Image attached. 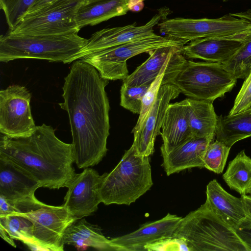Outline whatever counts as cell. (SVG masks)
<instances>
[{
  "instance_id": "277c9868",
  "label": "cell",
  "mask_w": 251,
  "mask_h": 251,
  "mask_svg": "<svg viewBox=\"0 0 251 251\" xmlns=\"http://www.w3.org/2000/svg\"><path fill=\"white\" fill-rule=\"evenodd\" d=\"M173 236L184 239L189 251H249L234 229L205 202L182 217Z\"/></svg>"
},
{
  "instance_id": "ba28073f",
  "label": "cell",
  "mask_w": 251,
  "mask_h": 251,
  "mask_svg": "<svg viewBox=\"0 0 251 251\" xmlns=\"http://www.w3.org/2000/svg\"><path fill=\"white\" fill-rule=\"evenodd\" d=\"M158 25L168 37L189 42L207 37L244 39L251 34V23L230 13L215 19L164 20Z\"/></svg>"
},
{
  "instance_id": "2e32d148",
  "label": "cell",
  "mask_w": 251,
  "mask_h": 251,
  "mask_svg": "<svg viewBox=\"0 0 251 251\" xmlns=\"http://www.w3.org/2000/svg\"><path fill=\"white\" fill-rule=\"evenodd\" d=\"M181 218L168 213L159 220L143 225L135 231L110 239L125 251H146V245L173 236Z\"/></svg>"
},
{
  "instance_id": "60d3db41",
  "label": "cell",
  "mask_w": 251,
  "mask_h": 251,
  "mask_svg": "<svg viewBox=\"0 0 251 251\" xmlns=\"http://www.w3.org/2000/svg\"><path fill=\"white\" fill-rule=\"evenodd\" d=\"M0 235L3 240L6 241L10 245L14 248L16 247V245H15L13 239L9 237L5 230L1 226H0Z\"/></svg>"
},
{
  "instance_id": "f6af8a7d",
  "label": "cell",
  "mask_w": 251,
  "mask_h": 251,
  "mask_svg": "<svg viewBox=\"0 0 251 251\" xmlns=\"http://www.w3.org/2000/svg\"></svg>"
},
{
  "instance_id": "e0dca14e",
  "label": "cell",
  "mask_w": 251,
  "mask_h": 251,
  "mask_svg": "<svg viewBox=\"0 0 251 251\" xmlns=\"http://www.w3.org/2000/svg\"><path fill=\"white\" fill-rule=\"evenodd\" d=\"M212 141L208 138L192 137L171 149H160L162 166L167 175L194 167L203 168V156Z\"/></svg>"
},
{
  "instance_id": "d590c367",
  "label": "cell",
  "mask_w": 251,
  "mask_h": 251,
  "mask_svg": "<svg viewBox=\"0 0 251 251\" xmlns=\"http://www.w3.org/2000/svg\"><path fill=\"white\" fill-rule=\"evenodd\" d=\"M16 210L13 205L0 195V217L14 214Z\"/></svg>"
},
{
  "instance_id": "7c38bea8",
  "label": "cell",
  "mask_w": 251,
  "mask_h": 251,
  "mask_svg": "<svg viewBox=\"0 0 251 251\" xmlns=\"http://www.w3.org/2000/svg\"><path fill=\"white\" fill-rule=\"evenodd\" d=\"M103 176L104 174L100 175L89 167L75 173L67 186L62 205L77 219L96 211L101 202L99 189Z\"/></svg>"
},
{
  "instance_id": "6da1fadb",
  "label": "cell",
  "mask_w": 251,
  "mask_h": 251,
  "mask_svg": "<svg viewBox=\"0 0 251 251\" xmlns=\"http://www.w3.org/2000/svg\"><path fill=\"white\" fill-rule=\"evenodd\" d=\"M108 83L95 67L82 59L74 62L64 78V101L58 104L68 114L74 161L79 169L97 165L107 152Z\"/></svg>"
},
{
  "instance_id": "ac0fdd59",
  "label": "cell",
  "mask_w": 251,
  "mask_h": 251,
  "mask_svg": "<svg viewBox=\"0 0 251 251\" xmlns=\"http://www.w3.org/2000/svg\"><path fill=\"white\" fill-rule=\"evenodd\" d=\"M246 39L211 37L197 39L184 45L181 53L188 58L224 64L234 54Z\"/></svg>"
},
{
  "instance_id": "5b68a950",
  "label": "cell",
  "mask_w": 251,
  "mask_h": 251,
  "mask_svg": "<svg viewBox=\"0 0 251 251\" xmlns=\"http://www.w3.org/2000/svg\"><path fill=\"white\" fill-rule=\"evenodd\" d=\"M149 157L137 155L131 145L117 166L104 173L99 189L101 202L129 205L150 190L153 181Z\"/></svg>"
},
{
  "instance_id": "52a82bcc",
  "label": "cell",
  "mask_w": 251,
  "mask_h": 251,
  "mask_svg": "<svg viewBox=\"0 0 251 251\" xmlns=\"http://www.w3.org/2000/svg\"><path fill=\"white\" fill-rule=\"evenodd\" d=\"M11 204L16 210L14 214L26 217L32 223L34 240L42 250L64 251V232L77 220L64 206L48 205L36 197Z\"/></svg>"
},
{
  "instance_id": "7a4b0ae2",
  "label": "cell",
  "mask_w": 251,
  "mask_h": 251,
  "mask_svg": "<svg viewBox=\"0 0 251 251\" xmlns=\"http://www.w3.org/2000/svg\"><path fill=\"white\" fill-rule=\"evenodd\" d=\"M0 155L31 174L41 187H67L74 176L72 144L58 138L50 126H37L29 136L12 138L1 134Z\"/></svg>"
},
{
  "instance_id": "30bf717a",
  "label": "cell",
  "mask_w": 251,
  "mask_h": 251,
  "mask_svg": "<svg viewBox=\"0 0 251 251\" xmlns=\"http://www.w3.org/2000/svg\"><path fill=\"white\" fill-rule=\"evenodd\" d=\"M84 0H59L26 14L10 33L20 34H56L79 31L77 10Z\"/></svg>"
},
{
  "instance_id": "f546056e",
  "label": "cell",
  "mask_w": 251,
  "mask_h": 251,
  "mask_svg": "<svg viewBox=\"0 0 251 251\" xmlns=\"http://www.w3.org/2000/svg\"><path fill=\"white\" fill-rule=\"evenodd\" d=\"M35 0H0L9 31L15 29L32 5Z\"/></svg>"
},
{
  "instance_id": "4fadbf2b",
  "label": "cell",
  "mask_w": 251,
  "mask_h": 251,
  "mask_svg": "<svg viewBox=\"0 0 251 251\" xmlns=\"http://www.w3.org/2000/svg\"><path fill=\"white\" fill-rule=\"evenodd\" d=\"M167 10L160 11L145 25L137 26L135 24L123 26L104 28L94 33L88 39L84 47L67 64L81 59L95 52L117 46L126 43L155 35L153 27L162 19H165Z\"/></svg>"
},
{
  "instance_id": "d6986e66",
  "label": "cell",
  "mask_w": 251,
  "mask_h": 251,
  "mask_svg": "<svg viewBox=\"0 0 251 251\" xmlns=\"http://www.w3.org/2000/svg\"><path fill=\"white\" fill-rule=\"evenodd\" d=\"M205 202L223 222L234 229L247 217L242 198L234 197L226 192L216 179L206 186Z\"/></svg>"
},
{
  "instance_id": "d4e9b609",
  "label": "cell",
  "mask_w": 251,
  "mask_h": 251,
  "mask_svg": "<svg viewBox=\"0 0 251 251\" xmlns=\"http://www.w3.org/2000/svg\"><path fill=\"white\" fill-rule=\"evenodd\" d=\"M215 136L216 140L227 146L251 137V106L233 115L218 117Z\"/></svg>"
},
{
  "instance_id": "e575fe53",
  "label": "cell",
  "mask_w": 251,
  "mask_h": 251,
  "mask_svg": "<svg viewBox=\"0 0 251 251\" xmlns=\"http://www.w3.org/2000/svg\"><path fill=\"white\" fill-rule=\"evenodd\" d=\"M234 229L249 251H251V217L247 216Z\"/></svg>"
},
{
  "instance_id": "d6a6232c",
  "label": "cell",
  "mask_w": 251,
  "mask_h": 251,
  "mask_svg": "<svg viewBox=\"0 0 251 251\" xmlns=\"http://www.w3.org/2000/svg\"><path fill=\"white\" fill-rule=\"evenodd\" d=\"M244 79L228 115L239 113L251 106V70Z\"/></svg>"
},
{
  "instance_id": "8d00e7d4",
  "label": "cell",
  "mask_w": 251,
  "mask_h": 251,
  "mask_svg": "<svg viewBox=\"0 0 251 251\" xmlns=\"http://www.w3.org/2000/svg\"><path fill=\"white\" fill-rule=\"evenodd\" d=\"M58 0H35L26 14L36 11Z\"/></svg>"
},
{
  "instance_id": "f1b7e54d",
  "label": "cell",
  "mask_w": 251,
  "mask_h": 251,
  "mask_svg": "<svg viewBox=\"0 0 251 251\" xmlns=\"http://www.w3.org/2000/svg\"><path fill=\"white\" fill-rule=\"evenodd\" d=\"M231 148L216 140L208 145L203 158V168L216 174L223 172Z\"/></svg>"
},
{
  "instance_id": "ffe728a7",
  "label": "cell",
  "mask_w": 251,
  "mask_h": 251,
  "mask_svg": "<svg viewBox=\"0 0 251 251\" xmlns=\"http://www.w3.org/2000/svg\"><path fill=\"white\" fill-rule=\"evenodd\" d=\"M160 132L163 144L160 149L174 148L193 137L189 126L188 106L186 99L167 107Z\"/></svg>"
},
{
  "instance_id": "7402d4cb",
  "label": "cell",
  "mask_w": 251,
  "mask_h": 251,
  "mask_svg": "<svg viewBox=\"0 0 251 251\" xmlns=\"http://www.w3.org/2000/svg\"><path fill=\"white\" fill-rule=\"evenodd\" d=\"M63 243L64 245H73L78 250L92 247L99 251H125L105 237L98 227L83 218L75 220L66 228Z\"/></svg>"
},
{
  "instance_id": "9c48e42d",
  "label": "cell",
  "mask_w": 251,
  "mask_h": 251,
  "mask_svg": "<svg viewBox=\"0 0 251 251\" xmlns=\"http://www.w3.org/2000/svg\"><path fill=\"white\" fill-rule=\"evenodd\" d=\"M189 42L155 34L91 53L81 59L95 67L105 79L124 80L129 75L126 63L128 59L160 47L184 46Z\"/></svg>"
},
{
  "instance_id": "44dd1931",
  "label": "cell",
  "mask_w": 251,
  "mask_h": 251,
  "mask_svg": "<svg viewBox=\"0 0 251 251\" xmlns=\"http://www.w3.org/2000/svg\"><path fill=\"white\" fill-rule=\"evenodd\" d=\"M183 45H170L149 52V58L123 80L130 86L151 85L181 53Z\"/></svg>"
},
{
  "instance_id": "3957f363",
  "label": "cell",
  "mask_w": 251,
  "mask_h": 251,
  "mask_svg": "<svg viewBox=\"0 0 251 251\" xmlns=\"http://www.w3.org/2000/svg\"><path fill=\"white\" fill-rule=\"evenodd\" d=\"M79 31L56 34H20L0 37V61L31 58L67 64L86 45Z\"/></svg>"
},
{
  "instance_id": "4dcf8cb0",
  "label": "cell",
  "mask_w": 251,
  "mask_h": 251,
  "mask_svg": "<svg viewBox=\"0 0 251 251\" xmlns=\"http://www.w3.org/2000/svg\"><path fill=\"white\" fill-rule=\"evenodd\" d=\"M150 85L130 86L123 82L120 90V105L133 113L140 114L143 98Z\"/></svg>"
},
{
  "instance_id": "f35d334b",
  "label": "cell",
  "mask_w": 251,
  "mask_h": 251,
  "mask_svg": "<svg viewBox=\"0 0 251 251\" xmlns=\"http://www.w3.org/2000/svg\"><path fill=\"white\" fill-rule=\"evenodd\" d=\"M230 14L234 16L245 19L251 23V9L238 13Z\"/></svg>"
},
{
  "instance_id": "b9f144b4",
  "label": "cell",
  "mask_w": 251,
  "mask_h": 251,
  "mask_svg": "<svg viewBox=\"0 0 251 251\" xmlns=\"http://www.w3.org/2000/svg\"><path fill=\"white\" fill-rule=\"evenodd\" d=\"M247 195L251 196V188L250 189V190H249L248 192V194Z\"/></svg>"
},
{
  "instance_id": "5bb4252c",
  "label": "cell",
  "mask_w": 251,
  "mask_h": 251,
  "mask_svg": "<svg viewBox=\"0 0 251 251\" xmlns=\"http://www.w3.org/2000/svg\"><path fill=\"white\" fill-rule=\"evenodd\" d=\"M180 93L179 90L172 84L160 86L156 100L144 120L138 128L131 131L134 134L132 145L137 155L149 156L153 153L155 140L160 134L167 107L170 101Z\"/></svg>"
},
{
  "instance_id": "4316f807",
  "label": "cell",
  "mask_w": 251,
  "mask_h": 251,
  "mask_svg": "<svg viewBox=\"0 0 251 251\" xmlns=\"http://www.w3.org/2000/svg\"><path fill=\"white\" fill-rule=\"evenodd\" d=\"M0 226L12 239L20 240L31 250H42L33 236V225L28 218L18 214L0 217Z\"/></svg>"
},
{
  "instance_id": "1f68e13d",
  "label": "cell",
  "mask_w": 251,
  "mask_h": 251,
  "mask_svg": "<svg viewBox=\"0 0 251 251\" xmlns=\"http://www.w3.org/2000/svg\"><path fill=\"white\" fill-rule=\"evenodd\" d=\"M180 54V53L178 54L176 59L171 64H172L178 58ZM167 69L162 72L157 76L155 79L151 83L150 88L144 95L142 99L141 113L139 114L137 123L132 131L135 130L138 128L153 105L154 102L156 100L159 88L162 85L163 77L166 72Z\"/></svg>"
},
{
  "instance_id": "484cf974",
  "label": "cell",
  "mask_w": 251,
  "mask_h": 251,
  "mask_svg": "<svg viewBox=\"0 0 251 251\" xmlns=\"http://www.w3.org/2000/svg\"><path fill=\"white\" fill-rule=\"evenodd\" d=\"M223 179L230 189L241 196L247 195L251 188V158L244 150L229 163Z\"/></svg>"
},
{
  "instance_id": "83f0119b",
  "label": "cell",
  "mask_w": 251,
  "mask_h": 251,
  "mask_svg": "<svg viewBox=\"0 0 251 251\" xmlns=\"http://www.w3.org/2000/svg\"><path fill=\"white\" fill-rule=\"evenodd\" d=\"M237 79H245L251 70V34L244 41L234 54L223 64Z\"/></svg>"
},
{
  "instance_id": "836d02e7",
  "label": "cell",
  "mask_w": 251,
  "mask_h": 251,
  "mask_svg": "<svg viewBox=\"0 0 251 251\" xmlns=\"http://www.w3.org/2000/svg\"><path fill=\"white\" fill-rule=\"evenodd\" d=\"M146 251H189L185 240L182 238L172 236L167 237L145 247Z\"/></svg>"
},
{
  "instance_id": "ee69618b",
  "label": "cell",
  "mask_w": 251,
  "mask_h": 251,
  "mask_svg": "<svg viewBox=\"0 0 251 251\" xmlns=\"http://www.w3.org/2000/svg\"></svg>"
},
{
  "instance_id": "8992f818",
  "label": "cell",
  "mask_w": 251,
  "mask_h": 251,
  "mask_svg": "<svg viewBox=\"0 0 251 251\" xmlns=\"http://www.w3.org/2000/svg\"><path fill=\"white\" fill-rule=\"evenodd\" d=\"M237 79L222 63L186 60L170 83L188 98L213 102L230 91Z\"/></svg>"
},
{
  "instance_id": "9a60e30c",
  "label": "cell",
  "mask_w": 251,
  "mask_h": 251,
  "mask_svg": "<svg viewBox=\"0 0 251 251\" xmlns=\"http://www.w3.org/2000/svg\"><path fill=\"white\" fill-rule=\"evenodd\" d=\"M40 187V183L28 172L0 155V196L13 203L35 197Z\"/></svg>"
},
{
  "instance_id": "8fae6325",
  "label": "cell",
  "mask_w": 251,
  "mask_h": 251,
  "mask_svg": "<svg viewBox=\"0 0 251 251\" xmlns=\"http://www.w3.org/2000/svg\"><path fill=\"white\" fill-rule=\"evenodd\" d=\"M27 89L12 85L0 91V132L9 137L30 135L37 126L32 117Z\"/></svg>"
},
{
  "instance_id": "603a6c76",
  "label": "cell",
  "mask_w": 251,
  "mask_h": 251,
  "mask_svg": "<svg viewBox=\"0 0 251 251\" xmlns=\"http://www.w3.org/2000/svg\"><path fill=\"white\" fill-rule=\"evenodd\" d=\"M128 0H87L80 5L76 15L77 27L95 25L112 18L125 15Z\"/></svg>"
},
{
  "instance_id": "ab89813d",
  "label": "cell",
  "mask_w": 251,
  "mask_h": 251,
  "mask_svg": "<svg viewBox=\"0 0 251 251\" xmlns=\"http://www.w3.org/2000/svg\"><path fill=\"white\" fill-rule=\"evenodd\" d=\"M244 202L247 215L251 217V196L248 195L241 196Z\"/></svg>"
},
{
  "instance_id": "74e56055",
  "label": "cell",
  "mask_w": 251,
  "mask_h": 251,
  "mask_svg": "<svg viewBox=\"0 0 251 251\" xmlns=\"http://www.w3.org/2000/svg\"><path fill=\"white\" fill-rule=\"evenodd\" d=\"M144 1L143 0H128L127 7L129 10L132 12L141 11L144 7Z\"/></svg>"
},
{
  "instance_id": "7bdbcfd3",
  "label": "cell",
  "mask_w": 251,
  "mask_h": 251,
  "mask_svg": "<svg viewBox=\"0 0 251 251\" xmlns=\"http://www.w3.org/2000/svg\"><path fill=\"white\" fill-rule=\"evenodd\" d=\"M223 1H228V0H222Z\"/></svg>"
},
{
  "instance_id": "cb8c5ba5",
  "label": "cell",
  "mask_w": 251,
  "mask_h": 251,
  "mask_svg": "<svg viewBox=\"0 0 251 251\" xmlns=\"http://www.w3.org/2000/svg\"><path fill=\"white\" fill-rule=\"evenodd\" d=\"M189 122L193 137L214 139L218 116L213 101L187 98Z\"/></svg>"
}]
</instances>
